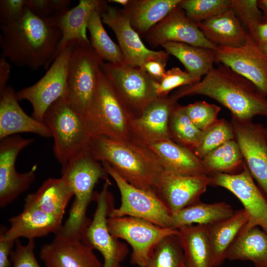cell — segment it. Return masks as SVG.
<instances>
[{
	"mask_svg": "<svg viewBox=\"0 0 267 267\" xmlns=\"http://www.w3.org/2000/svg\"><path fill=\"white\" fill-rule=\"evenodd\" d=\"M2 57L18 66L46 69L57 56L62 34L53 19L27 8L17 21L0 25Z\"/></svg>",
	"mask_w": 267,
	"mask_h": 267,
	"instance_id": "6da1fadb",
	"label": "cell"
},
{
	"mask_svg": "<svg viewBox=\"0 0 267 267\" xmlns=\"http://www.w3.org/2000/svg\"><path fill=\"white\" fill-rule=\"evenodd\" d=\"M194 95L217 101L239 120L252 121L256 116L267 117V97L250 81L222 64L214 67L199 82L181 87L171 96L178 100Z\"/></svg>",
	"mask_w": 267,
	"mask_h": 267,
	"instance_id": "7a4b0ae2",
	"label": "cell"
},
{
	"mask_svg": "<svg viewBox=\"0 0 267 267\" xmlns=\"http://www.w3.org/2000/svg\"><path fill=\"white\" fill-rule=\"evenodd\" d=\"M88 148L96 160L108 163L131 185L155 192L164 169L159 158L147 145L134 139L91 135Z\"/></svg>",
	"mask_w": 267,
	"mask_h": 267,
	"instance_id": "3957f363",
	"label": "cell"
},
{
	"mask_svg": "<svg viewBox=\"0 0 267 267\" xmlns=\"http://www.w3.org/2000/svg\"><path fill=\"white\" fill-rule=\"evenodd\" d=\"M108 175L89 148L62 166L61 177L72 189L75 199L68 218L58 232L65 236L82 238L90 222L87 216V211L90 202L95 198L94 186L99 179H108Z\"/></svg>",
	"mask_w": 267,
	"mask_h": 267,
	"instance_id": "277c9868",
	"label": "cell"
},
{
	"mask_svg": "<svg viewBox=\"0 0 267 267\" xmlns=\"http://www.w3.org/2000/svg\"><path fill=\"white\" fill-rule=\"evenodd\" d=\"M84 118L92 135L116 140L134 139L131 128L133 118L101 67L94 94Z\"/></svg>",
	"mask_w": 267,
	"mask_h": 267,
	"instance_id": "5b68a950",
	"label": "cell"
},
{
	"mask_svg": "<svg viewBox=\"0 0 267 267\" xmlns=\"http://www.w3.org/2000/svg\"><path fill=\"white\" fill-rule=\"evenodd\" d=\"M43 122L53 138L54 155L61 166L88 148L91 134L84 116L62 97L47 109Z\"/></svg>",
	"mask_w": 267,
	"mask_h": 267,
	"instance_id": "8992f818",
	"label": "cell"
},
{
	"mask_svg": "<svg viewBox=\"0 0 267 267\" xmlns=\"http://www.w3.org/2000/svg\"><path fill=\"white\" fill-rule=\"evenodd\" d=\"M104 61L90 44H74L67 74V89L64 97L84 116L94 94L99 69Z\"/></svg>",
	"mask_w": 267,
	"mask_h": 267,
	"instance_id": "52a82bcc",
	"label": "cell"
},
{
	"mask_svg": "<svg viewBox=\"0 0 267 267\" xmlns=\"http://www.w3.org/2000/svg\"><path fill=\"white\" fill-rule=\"evenodd\" d=\"M102 164L114 180L121 195L120 206L117 208L112 207L108 217H133L163 227L174 228L172 214L155 192L131 185L108 163L102 162Z\"/></svg>",
	"mask_w": 267,
	"mask_h": 267,
	"instance_id": "ba28073f",
	"label": "cell"
},
{
	"mask_svg": "<svg viewBox=\"0 0 267 267\" xmlns=\"http://www.w3.org/2000/svg\"><path fill=\"white\" fill-rule=\"evenodd\" d=\"M101 68L133 118L140 116L159 96L158 82L138 67L103 62Z\"/></svg>",
	"mask_w": 267,
	"mask_h": 267,
	"instance_id": "9c48e42d",
	"label": "cell"
},
{
	"mask_svg": "<svg viewBox=\"0 0 267 267\" xmlns=\"http://www.w3.org/2000/svg\"><path fill=\"white\" fill-rule=\"evenodd\" d=\"M107 225L114 237L130 244L131 262L140 267L149 266L155 249L163 239L178 232V229L163 227L130 216L108 217Z\"/></svg>",
	"mask_w": 267,
	"mask_h": 267,
	"instance_id": "30bf717a",
	"label": "cell"
},
{
	"mask_svg": "<svg viewBox=\"0 0 267 267\" xmlns=\"http://www.w3.org/2000/svg\"><path fill=\"white\" fill-rule=\"evenodd\" d=\"M110 184L109 179L106 180L101 191L95 193L96 209L82 239L100 253L103 258V267H122L129 248L108 229L107 219L113 203L108 190Z\"/></svg>",
	"mask_w": 267,
	"mask_h": 267,
	"instance_id": "8fae6325",
	"label": "cell"
},
{
	"mask_svg": "<svg viewBox=\"0 0 267 267\" xmlns=\"http://www.w3.org/2000/svg\"><path fill=\"white\" fill-rule=\"evenodd\" d=\"M73 46L69 45L60 51L37 83L16 92L18 101L26 100L31 103L32 117L39 121L43 122L50 105L66 95L68 64Z\"/></svg>",
	"mask_w": 267,
	"mask_h": 267,
	"instance_id": "7c38bea8",
	"label": "cell"
},
{
	"mask_svg": "<svg viewBox=\"0 0 267 267\" xmlns=\"http://www.w3.org/2000/svg\"><path fill=\"white\" fill-rule=\"evenodd\" d=\"M210 177V185L227 189L242 204L249 220L241 232L260 226L267 233V197L255 184L245 164L239 173H216Z\"/></svg>",
	"mask_w": 267,
	"mask_h": 267,
	"instance_id": "4fadbf2b",
	"label": "cell"
},
{
	"mask_svg": "<svg viewBox=\"0 0 267 267\" xmlns=\"http://www.w3.org/2000/svg\"><path fill=\"white\" fill-rule=\"evenodd\" d=\"M234 139L242 153L245 164L260 188L267 197V138L265 127L252 121L231 116Z\"/></svg>",
	"mask_w": 267,
	"mask_h": 267,
	"instance_id": "5bb4252c",
	"label": "cell"
},
{
	"mask_svg": "<svg viewBox=\"0 0 267 267\" xmlns=\"http://www.w3.org/2000/svg\"><path fill=\"white\" fill-rule=\"evenodd\" d=\"M34 139L11 135L0 141V206L3 208L27 190L36 178V167L19 173L15 162L19 152Z\"/></svg>",
	"mask_w": 267,
	"mask_h": 267,
	"instance_id": "9a60e30c",
	"label": "cell"
},
{
	"mask_svg": "<svg viewBox=\"0 0 267 267\" xmlns=\"http://www.w3.org/2000/svg\"><path fill=\"white\" fill-rule=\"evenodd\" d=\"M216 63H220L246 78L267 97V55L248 34L245 43L236 47L218 46Z\"/></svg>",
	"mask_w": 267,
	"mask_h": 267,
	"instance_id": "2e32d148",
	"label": "cell"
},
{
	"mask_svg": "<svg viewBox=\"0 0 267 267\" xmlns=\"http://www.w3.org/2000/svg\"><path fill=\"white\" fill-rule=\"evenodd\" d=\"M101 16L102 22L115 33L123 55L124 64L141 68L151 60H168L169 54L166 51L153 50L145 46L122 9L108 5Z\"/></svg>",
	"mask_w": 267,
	"mask_h": 267,
	"instance_id": "e0dca14e",
	"label": "cell"
},
{
	"mask_svg": "<svg viewBox=\"0 0 267 267\" xmlns=\"http://www.w3.org/2000/svg\"><path fill=\"white\" fill-rule=\"evenodd\" d=\"M145 38L154 47L168 42L184 43L215 50L218 47L206 39L197 24L188 18L179 5L154 26Z\"/></svg>",
	"mask_w": 267,
	"mask_h": 267,
	"instance_id": "ac0fdd59",
	"label": "cell"
},
{
	"mask_svg": "<svg viewBox=\"0 0 267 267\" xmlns=\"http://www.w3.org/2000/svg\"><path fill=\"white\" fill-rule=\"evenodd\" d=\"M210 183V176L181 175L164 171L155 192L173 215L200 201Z\"/></svg>",
	"mask_w": 267,
	"mask_h": 267,
	"instance_id": "d6986e66",
	"label": "cell"
},
{
	"mask_svg": "<svg viewBox=\"0 0 267 267\" xmlns=\"http://www.w3.org/2000/svg\"><path fill=\"white\" fill-rule=\"evenodd\" d=\"M93 250L81 238L57 232L42 247L40 257L45 267H103Z\"/></svg>",
	"mask_w": 267,
	"mask_h": 267,
	"instance_id": "ffe728a7",
	"label": "cell"
},
{
	"mask_svg": "<svg viewBox=\"0 0 267 267\" xmlns=\"http://www.w3.org/2000/svg\"><path fill=\"white\" fill-rule=\"evenodd\" d=\"M177 102L171 95L158 97L154 100L140 116L132 119L133 139L147 146L159 141L172 139L169 119Z\"/></svg>",
	"mask_w": 267,
	"mask_h": 267,
	"instance_id": "44dd1931",
	"label": "cell"
},
{
	"mask_svg": "<svg viewBox=\"0 0 267 267\" xmlns=\"http://www.w3.org/2000/svg\"><path fill=\"white\" fill-rule=\"evenodd\" d=\"M107 6L105 0H80L75 7L53 19L62 34L57 56L69 45L90 44L87 35L89 20L94 12L99 11L102 13Z\"/></svg>",
	"mask_w": 267,
	"mask_h": 267,
	"instance_id": "7402d4cb",
	"label": "cell"
},
{
	"mask_svg": "<svg viewBox=\"0 0 267 267\" xmlns=\"http://www.w3.org/2000/svg\"><path fill=\"white\" fill-rule=\"evenodd\" d=\"M0 95V140L22 133L52 137L44 122L29 116L23 111L11 87H7Z\"/></svg>",
	"mask_w": 267,
	"mask_h": 267,
	"instance_id": "603a6c76",
	"label": "cell"
},
{
	"mask_svg": "<svg viewBox=\"0 0 267 267\" xmlns=\"http://www.w3.org/2000/svg\"><path fill=\"white\" fill-rule=\"evenodd\" d=\"M62 222L38 208L24 205L20 213L9 219V228L1 226L0 233L5 239L13 241L20 237L34 240L50 233L55 234L61 228Z\"/></svg>",
	"mask_w": 267,
	"mask_h": 267,
	"instance_id": "cb8c5ba5",
	"label": "cell"
},
{
	"mask_svg": "<svg viewBox=\"0 0 267 267\" xmlns=\"http://www.w3.org/2000/svg\"><path fill=\"white\" fill-rule=\"evenodd\" d=\"M148 146L159 158L166 172L186 176H210L201 159L172 139L159 141Z\"/></svg>",
	"mask_w": 267,
	"mask_h": 267,
	"instance_id": "d4e9b609",
	"label": "cell"
},
{
	"mask_svg": "<svg viewBox=\"0 0 267 267\" xmlns=\"http://www.w3.org/2000/svg\"><path fill=\"white\" fill-rule=\"evenodd\" d=\"M197 25L206 39L218 46H242L248 34L231 8Z\"/></svg>",
	"mask_w": 267,
	"mask_h": 267,
	"instance_id": "484cf974",
	"label": "cell"
},
{
	"mask_svg": "<svg viewBox=\"0 0 267 267\" xmlns=\"http://www.w3.org/2000/svg\"><path fill=\"white\" fill-rule=\"evenodd\" d=\"M249 220L246 211L240 209L230 217L206 226L211 248L213 266H222L227 251Z\"/></svg>",
	"mask_w": 267,
	"mask_h": 267,
	"instance_id": "4316f807",
	"label": "cell"
},
{
	"mask_svg": "<svg viewBox=\"0 0 267 267\" xmlns=\"http://www.w3.org/2000/svg\"><path fill=\"white\" fill-rule=\"evenodd\" d=\"M73 192L62 178H49L35 192L28 194L24 205L38 208L62 220L66 207Z\"/></svg>",
	"mask_w": 267,
	"mask_h": 267,
	"instance_id": "83f0119b",
	"label": "cell"
},
{
	"mask_svg": "<svg viewBox=\"0 0 267 267\" xmlns=\"http://www.w3.org/2000/svg\"><path fill=\"white\" fill-rule=\"evenodd\" d=\"M181 0H130L122 9L133 29L145 37L149 31L166 17Z\"/></svg>",
	"mask_w": 267,
	"mask_h": 267,
	"instance_id": "f1b7e54d",
	"label": "cell"
},
{
	"mask_svg": "<svg viewBox=\"0 0 267 267\" xmlns=\"http://www.w3.org/2000/svg\"><path fill=\"white\" fill-rule=\"evenodd\" d=\"M178 229L185 265L188 267H214L206 226L193 224Z\"/></svg>",
	"mask_w": 267,
	"mask_h": 267,
	"instance_id": "f546056e",
	"label": "cell"
},
{
	"mask_svg": "<svg viewBox=\"0 0 267 267\" xmlns=\"http://www.w3.org/2000/svg\"><path fill=\"white\" fill-rule=\"evenodd\" d=\"M249 261L267 267V233L258 226L241 232L228 249L226 260Z\"/></svg>",
	"mask_w": 267,
	"mask_h": 267,
	"instance_id": "4dcf8cb0",
	"label": "cell"
},
{
	"mask_svg": "<svg viewBox=\"0 0 267 267\" xmlns=\"http://www.w3.org/2000/svg\"><path fill=\"white\" fill-rule=\"evenodd\" d=\"M161 46L169 55L178 59L185 71L199 82L216 63L215 50L212 49L177 42H168Z\"/></svg>",
	"mask_w": 267,
	"mask_h": 267,
	"instance_id": "1f68e13d",
	"label": "cell"
},
{
	"mask_svg": "<svg viewBox=\"0 0 267 267\" xmlns=\"http://www.w3.org/2000/svg\"><path fill=\"white\" fill-rule=\"evenodd\" d=\"M234 211L224 202L205 203L199 201L172 215L173 226L197 224L205 226L231 217Z\"/></svg>",
	"mask_w": 267,
	"mask_h": 267,
	"instance_id": "d6a6232c",
	"label": "cell"
},
{
	"mask_svg": "<svg viewBox=\"0 0 267 267\" xmlns=\"http://www.w3.org/2000/svg\"><path fill=\"white\" fill-rule=\"evenodd\" d=\"M201 160L210 176L216 173H239L245 164L239 146L235 139L228 141L213 149Z\"/></svg>",
	"mask_w": 267,
	"mask_h": 267,
	"instance_id": "836d02e7",
	"label": "cell"
},
{
	"mask_svg": "<svg viewBox=\"0 0 267 267\" xmlns=\"http://www.w3.org/2000/svg\"><path fill=\"white\" fill-rule=\"evenodd\" d=\"M101 12L96 11L90 17L87 29L90 33V43L97 55L104 61L111 63H123L121 49L115 43L105 30L101 16Z\"/></svg>",
	"mask_w": 267,
	"mask_h": 267,
	"instance_id": "e575fe53",
	"label": "cell"
},
{
	"mask_svg": "<svg viewBox=\"0 0 267 267\" xmlns=\"http://www.w3.org/2000/svg\"><path fill=\"white\" fill-rule=\"evenodd\" d=\"M169 129L174 141L192 151L197 145L202 133L190 120L184 106L178 102L170 114Z\"/></svg>",
	"mask_w": 267,
	"mask_h": 267,
	"instance_id": "d590c367",
	"label": "cell"
},
{
	"mask_svg": "<svg viewBox=\"0 0 267 267\" xmlns=\"http://www.w3.org/2000/svg\"><path fill=\"white\" fill-rule=\"evenodd\" d=\"M232 139H234V134L230 122L224 119H218L212 125L202 131L200 140L193 152L202 159L213 149Z\"/></svg>",
	"mask_w": 267,
	"mask_h": 267,
	"instance_id": "8d00e7d4",
	"label": "cell"
},
{
	"mask_svg": "<svg viewBox=\"0 0 267 267\" xmlns=\"http://www.w3.org/2000/svg\"><path fill=\"white\" fill-rule=\"evenodd\" d=\"M184 263L183 252L177 233L167 236L159 243L147 267H181Z\"/></svg>",
	"mask_w": 267,
	"mask_h": 267,
	"instance_id": "74e56055",
	"label": "cell"
},
{
	"mask_svg": "<svg viewBox=\"0 0 267 267\" xmlns=\"http://www.w3.org/2000/svg\"><path fill=\"white\" fill-rule=\"evenodd\" d=\"M178 5L197 24L231 8V0H181Z\"/></svg>",
	"mask_w": 267,
	"mask_h": 267,
	"instance_id": "f35d334b",
	"label": "cell"
},
{
	"mask_svg": "<svg viewBox=\"0 0 267 267\" xmlns=\"http://www.w3.org/2000/svg\"><path fill=\"white\" fill-rule=\"evenodd\" d=\"M184 110L194 125L204 131L218 120L221 107L205 101H196L184 106Z\"/></svg>",
	"mask_w": 267,
	"mask_h": 267,
	"instance_id": "ab89813d",
	"label": "cell"
},
{
	"mask_svg": "<svg viewBox=\"0 0 267 267\" xmlns=\"http://www.w3.org/2000/svg\"><path fill=\"white\" fill-rule=\"evenodd\" d=\"M199 82L186 71L178 67H173L166 70L163 78L156 85V91L159 97L168 96L173 89L181 87L191 85Z\"/></svg>",
	"mask_w": 267,
	"mask_h": 267,
	"instance_id": "60d3db41",
	"label": "cell"
},
{
	"mask_svg": "<svg viewBox=\"0 0 267 267\" xmlns=\"http://www.w3.org/2000/svg\"><path fill=\"white\" fill-rule=\"evenodd\" d=\"M231 8L248 33L255 24L262 22L263 12L258 0H231Z\"/></svg>",
	"mask_w": 267,
	"mask_h": 267,
	"instance_id": "b9f144b4",
	"label": "cell"
},
{
	"mask_svg": "<svg viewBox=\"0 0 267 267\" xmlns=\"http://www.w3.org/2000/svg\"><path fill=\"white\" fill-rule=\"evenodd\" d=\"M26 7L41 17L54 19L67 11L69 0H26Z\"/></svg>",
	"mask_w": 267,
	"mask_h": 267,
	"instance_id": "7bdbcfd3",
	"label": "cell"
},
{
	"mask_svg": "<svg viewBox=\"0 0 267 267\" xmlns=\"http://www.w3.org/2000/svg\"><path fill=\"white\" fill-rule=\"evenodd\" d=\"M34 240H29L23 245L19 239L15 241V249L10 255L13 267H41L35 255Z\"/></svg>",
	"mask_w": 267,
	"mask_h": 267,
	"instance_id": "ee69618b",
	"label": "cell"
},
{
	"mask_svg": "<svg viewBox=\"0 0 267 267\" xmlns=\"http://www.w3.org/2000/svg\"><path fill=\"white\" fill-rule=\"evenodd\" d=\"M26 8V0H0V25L17 21L23 15Z\"/></svg>",
	"mask_w": 267,
	"mask_h": 267,
	"instance_id": "f6af8a7d",
	"label": "cell"
},
{
	"mask_svg": "<svg viewBox=\"0 0 267 267\" xmlns=\"http://www.w3.org/2000/svg\"><path fill=\"white\" fill-rule=\"evenodd\" d=\"M168 60L156 59L146 62L141 68L157 82H159L166 71V66Z\"/></svg>",
	"mask_w": 267,
	"mask_h": 267,
	"instance_id": "bcb514c9",
	"label": "cell"
},
{
	"mask_svg": "<svg viewBox=\"0 0 267 267\" xmlns=\"http://www.w3.org/2000/svg\"><path fill=\"white\" fill-rule=\"evenodd\" d=\"M15 241L5 239L0 233V267H10V257Z\"/></svg>",
	"mask_w": 267,
	"mask_h": 267,
	"instance_id": "7dc6e473",
	"label": "cell"
},
{
	"mask_svg": "<svg viewBox=\"0 0 267 267\" xmlns=\"http://www.w3.org/2000/svg\"><path fill=\"white\" fill-rule=\"evenodd\" d=\"M248 34L258 45L260 46L267 43V22H261L255 24Z\"/></svg>",
	"mask_w": 267,
	"mask_h": 267,
	"instance_id": "c3c4849f",
	"label": "cell"
},
{
	"mask_svg": "<svg viewBox=\"0 0 267 267\" xmlns=\"http://www.w3.org/2000/svg\"><path fill=\"white\" fill-rule=\"evenodd\" d=\"M11 67L6 59H0V93L7 88L6 85L10 77Z\"/></svg>",
	"mask_w": 267,
	"mask_h": 267,
	"instance_id": "681fc988",
	"label": "cell"
},
{
	"mask_svg": "<svg viewBox=\"0 0 267 267\" xmlns=\"http://www.w3.org/2000/svg\"><path fill=\"white\" fill-rule=\"evenodd\" d=\"M258 4L263 12L262 23L267 22V0H258Z\"/></svg>",
	"mask_w": 267,
	"mask_h": 267,
	"instance_id": "f907efd6",
	"label": "cell"
},
{
	"mask_svg": "<svg viewBox=\"0 0 267 267\" xmlns=\"http://www.w3.org/2000/svg\"><path fill=\"white\" fill-rule=\"evenodd\" d=\"M108 1L120 4L123 5L124 7H125L129 4L130 0H109Z\"/></svg>",
	"mask_w": 267,
	"mask_h": 267,
	"instance_id": "816d5d0a",
	"label": "cell"
},
{
	"mask_svg": "<svg viewBox=\"0 0 267 267\" xmlns=\"http://www.w3.org/2000/svg\"><path fill=\"white\" fill-rule=\"evenodd\" d=\"M259 46L261 50L267 55V43Z\"/></svg>",
	"mask_w": 267,
	"mask_h": 267,
	"instance_id": "f5cc1de1",
	"label": "cell"
},
{
	"mask_svg": "<svg viewBox=\"0 0 267 267\" xmlns=\"http://www.w3.org/2000/svg\"><path fill=\"white\" fill-rule=\"evenodd\" d=\"M265 133H266V135L267 138V127H265Z\"/></svg>",
	"mask_w": 267,
	"mask_h": 267,
	"instance_id": "db71d44e",
	"label": "cell"
},
{
	"mask_svg": "<svg viewBox=\"0 0 267 267\" xmlns=\"http://www.w3.org/2000/svg\"><path fill=\"white\" fill-rule=\"evenodd\" d=\"M181 267H188L185 265V263H184Z\"/></svg>",
	"mask_w": 267,
	"mask_h": 267,
	"instance_id": "11a10c76",
	"label": "cell"
},
{
	"mask_svg": "<svg viewBox=\"0 0 267 267\" xmlns=\"http://www.w3.org/2000/svg\"></svg>",
	"mask_w": 267,
	"mask_h": 267,
	"instance_id": "9f6ffc18",
	"label": "cell"
},
{
	"mask_svg": "<svg viewBox=\"0 0 267 267\" xmlns=\"http://www.w3.org/2000/svg\"></svg>",
	"mask_w": 267,
	"mask_h": 267,
	"instance_id": "6f0895ef",
	"label": "cell"
}]
</instances>
